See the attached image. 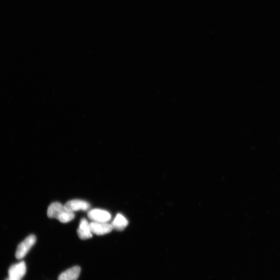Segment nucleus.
<instances>
[{
    "label": "nucleus",
    "instance_id": "nucleus-1",
    "mask_svg": "<svg viewBox=\"0 0 280 280\" xmlns=\"http://www.w3.org/2000/svg\"><path fill=\"white\" fill-rule=\"evenodd\" d=\"M47 216L50 218H54L62 223H68L75 218L74 212L66 210L60 202H53L48 207Z\"/></svg>",
    "mask_w": 280,
    "mask_h": 280
},
{
    "label": "nucleus",
    "instance_id": "nucleus-2",
    "mask_svg": "<svg viewBox=\"0 0 280 280\" xmlns=\"http://www.w3.org/2000/svg\"><path fill=\"white\" fill-rule=\"evenodd\" d=\"M36 241V237L33 235L27 237L18 246L15 254L16 258L17 259H22L25 257L34 245Z\"/></svg>",
    "mask_w": 280,
    "mask_h": 280
},
{
    "label": "nucleus",
    "instance_id": "nucleus-3",
    "mask_svg": "<svg viewBox=\"0 0 280 280\" xmlns=\"http://www.w3.org/2000/svg\"><path fill=\"white\" fill-rule=\"evenodd\" d=\"M88 217L93 221L99 223H108L112 218L111 215L107 211L94 209L88 212Z\"/></svg>",
    "mask_w": 280,
    "mask_h": 280
},
{
    "label": "nucleus",
    "instance_id": "nucleus-4",
    "mask_svg": "<svg viewBox=\"0 0 280 280\" xmlns=\"http://www.w3.org/2000/svg\"><path fill=\"white\" fill-rule=\"evenodd\" d=\"M27 272L26 264L24 261L12 265L8 269V278L21 280Z\"/></svg>",
    "mask_w": 280,
    "mask_h": 280
},
{
    "label": "nucleus",
    "instance_id": "nucleus-5",
    "mask_svg": "<svg viewBox=\"0 0 280 280\" xmlns=\"http://www.w3.org/2000/svg\"><path fill=\"white\" fill-rule=\"evenodd\" d=\"M64 207L66 210L72 212L80 210L88 211L91 208V205L88 202L79 199L67 201Z\"/></svg>",
    "mask_w": 280,
    "mask_h": 280
},
{
    "label": "nucleus",
    "instance_id": "nucleus-6",
    "mask_svg": "<svg viewBox=\"0 0 280 280\" xmlns=\"http://www.w3.org/2000/svg\"><path fill=\"white\" fill-rule=\"evenodd\" d=\"M90 226L93 234L99 236L109 234L113 229L111 224L108 223L92 221L90 223Z\"/></svg>",
    "mask_w": 280,
    "mask_h": 280
},
{
    "label": "nucleus",
    "instance_id": "nucleus-7",
    "mask_svg": "<svg viewBox=\"0 0 280 280\" xmlns=\"http://www.w3.org/2000/svg\"><path fill=\"white\" fill-rule=\"evenodd\" d=\"M79 238L82 240H88L93 237V233L91 229L90 223L88 220L83 218L77 231Z\"/></svg>",
    "mask_w": 280,
    "mask_h": 280
},
{
    "label": "nucleus",
    "instance_id": "nucleus-8",
    "mask_svg": "<svg viewBox=\"0 0 280 280\" xmlns=\"http://www.w3.org/2000/svg\"><path fill=\"white\" fill-rule=\"evenodd\" d=\"M81 268L76 266L62 273L58 280H78L81 273Z\"/></svg>",
    "mask_w": 280,
    "mask_h": 280
},
{
    "label": "nucleus",
    "instance_id": "nucleus-9",
    "mask_svg": "<svg viewBox=\"0 0 280 280\" xmlns=\"http://www.w3.org/2000/svg\"><path fill=\"white\" fill-rule=\"evenodd\" d=\"M111 225L113 229L123 231L128 226V221L123 215L119 214L116 216Z\"/></svg>",
    "mask_w": 280,
    "mask_h": 280
},
{
    "label": "nucleus",
    "instance_id": "nucleus-10",
    "mask_svg": "<svg viewBox=\"0 0 280 280\" xmlns=\"http://www.w3.org/2000/svg\"><path fill=\"white\" fill-rule=\"evenodd\" d=\"M5 280H14V279L8 278Z\"/></svg>",
    "mask_w": 280,
    "mask_h": 280
}]
</instances>
